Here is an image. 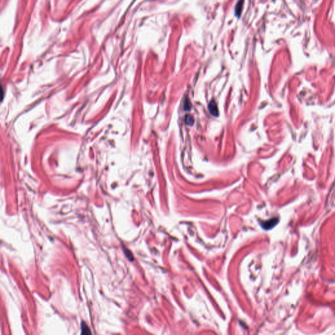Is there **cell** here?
Returning a JSON list of instances; mask_svg holds the SVG:
<instances>
[{
  "instance_id": "obj_3",
  "label": "cell",
  "mask_w": 335,
  "mask_h": 335,
  "mask_svg": "<svg viewBox=\"0 0 335 335\" xmlns=\"http://www.w3.org/2000/svg\"><path fill=\"white\" fill-rule=\"evenodd\" d=\"M81 330H82V334H90V329L88 328V327L86 325V324L85 323H82L81 325Z\"/></svg>"
},
{
  "instance_id": "obj_4",
  "label": "cell",
  "mask_w": 335,
  "mask_h": 335,
  "mask_svg": "<svg viewBox=\"0 0 335 335\" xmlns=\"http://www.w3.org/2000/svg\"><path fill=\"white\" fill-rule=\"evenodd\" d=\"M185 122L187 124L191 125V124H193L194 120L193 119V117H192L191 115H186L185 117Z\"/></svg>"
},
{
  "instance_id": "obj_1",
  "label": "cell",
  "mask_w": 335,
  "mask_h": 335,
  "mask_svg": "<svg viewBox=\"0 0 335 335\" xmlns=\"http://www.w3.org/2000/svg\"><path fill=\"white\" fill-rule=\"evenodd\" d=\"M278 221H279L278 219L276 218V217H274V218L270 219L267 221L262 222L261 223V225L263 227V229H265L266 230H269L272 229L273 227H274L276 224H277Z\"/></svg>"
},
{
  "instance_id": "obj_2",
  "label": "cell",
  "mask_w": 335,
  "mask_h": 335,
  "mask_svg": "<svg viewBox=\"0 0 335 335\" xmlns=\"http://www.w3.org/2000/svg\"><path fill=\"white\" fill-rule=\"evenodd\" d=\"M208 109L209 112H210L211 115L213 116L217 117L218 115V108H217V105L214 100H211L208 105Z\"/></svg>"
}]
</instances>
